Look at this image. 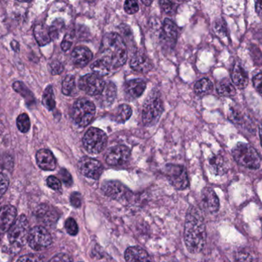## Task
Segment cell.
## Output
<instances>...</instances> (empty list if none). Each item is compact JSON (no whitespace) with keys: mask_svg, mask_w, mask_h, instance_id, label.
Listing matches in <instances>:
<instances>
[{"mask_svg":"<svg viewBox=\"0 0 262 262\" xmlns=\"http://www.w3.org/2000/svg\"><path fill=\"white\" fill-rule=\"evenodd\" d=\"M184 241L188 251L198 254L203 250L206 243V230L204 218L198 208H189L186 215L184 229Z\"/></svg>","mask_w":262,"mask_h":262,"instance_id":"cell-1","label":"cell"},{"mask_svg":"<svg viewBox=\"0 0 262 262\" xmlns=\"http://www.w3.org/2000/svg\"><path fill=\"white\" fill-rule=\"evenodd\" d=\"M100 49L101 58L105 60L112 69L121 68L127 62V46L122 37L118 33L110 32L104 35Z\"/></svg>","mask_w":262,"mask_h":262,"instance_id":"cell-2","label":"cell"},{"mask_svg":"<svg viewBox=\"0 0 262 262\" xmlns=\"http://www.w3.org/2000/svg\"><path fill=\"white\" fill-rule=\"evenodd\" d=\"M163 111V101L160 92L152 91L143 104L142 120L144 126H152L160 119Z\"/></svg>","mask_w":262,"mask_h":262,"instance_id":"cell-3","label":"cell"},{"mask_svg":"<svg viewBox=\"0 0 262 262\" xmlns=\"http://www.w3.org/2000/svg\"><path fill=\"white\" fill-rule=\"evenodd\" d=\"M29 232L30 229L27 218L25 215H20L8 231V239L12 250L19 252L28 241Z\"/></svg>","mask_w":262,"mask_h":262,"instance_id":"cell-4","label":"cell"},{"mask_svg":"<svg viewBox=\"0 0 262 262\" xmlns=\"http://www.w3.org/2000/svg\"><path fill=\"white\" fill-rule=\"evenodd\" d=\"M236 163L249 169H258L261 166V158L252 146L246 143H238L232 150Z\"/></svg>","mask_w":262,"mask_h":262,"instance_id":"cell-5","label":"cell"},{"mask_svg":"<svg viewBox=\"0 0 262 262\" xmlns=\"http://www.w3.org/2000/svg\"><path fill=\"white\" fill-rule=\"evenodd\" d=\"M95 106L90 100L80 98L72 108V116L75 123L81 127L89 126L95 118Z\"/></svg>","mask_w":262,"mask_h":262,"instance_id":"cell-6","label":"cell"},{"mask_svg":"<svg viewBox=\"0 0 262 262\" xmlns=\"http://www.w3.org/2000/svg\"><path fill=\"white\" fill-rule=\"evenodd\" d=\"M107 137L105 132L97 128H91L83 138V146L91 154H98L105 149Z\"/></svg>","mask_w":262,"mask_h":262,"instance_id":"cell-7","label":"cell"},{"mask_svg":"<svg viewBox=\"0 0 262 262\" xmlns=\"http://www.w3.org/2000/svg\"><path fill=\"white\" fill-rule=\"evenodd\" d=\"M166 176L173 187L183 190L189 187V181L187 172L183 166L178 165H167L165 169Z\"/></svg>","mask_w":262,"mask_h":262,"instance_id":"cell-8","label":"cell"},{"mask_svg":"<svg viewBox=\"0 0 262 262\" xmlns=\"http://www.w3.org/2000/svg\"><path fill=\"white\" fill-rule=\"evenodd\" d=\"M106 83L101 77L95 74H87L78 82L79 89L92 96H98L104 91Z\"/></svg>","mask_w":262,"mask_h":262,"instance_id":"cell-9","label":"cell"},{"mask_svg":"<svg viewBox=\"0 0 262 262\" xmlns=\"http://www.w3.org/2000/svg\"><path fill=\"white\" fill-rule=\"evenodd\" d=\"M52 243V236L45 228L41 226H35L31 229L29 238H28V243L33 250H43L49 247Z\"/></svg>","mask_w":262,"mask_h":262,"instance_id":"cell-10","label":"cell"},{"mask_svg":"<svg viewBox=\"0 0 262 262\" xmlns=\"http://www.w3.org/2000/svg\"><path fill=\"white\" fill-rule=\"evenodd\" d=\"M79 172L84 176L92 179H98L103 172L102 165L95 158L84 157L81 158L78 164Z\"/></svg>","mask_w":262,"mask_h":262,"instance_id":"cell-11","label":"cell"},{"mask_svg":"<svg viewBox=\"0 0 262 262\" xmlns=\"http://www.w3.org/2000/svg\"><path fill=\"white\" fill-rule=\"evenodd\" d=\"M130 150L125 146H117L109 149L105 155V161L112 166H123L128 162Z\"/></svg>","mask_w":262,"mask_h":262,"instance_id":"cell-12","label":"cell"},{"mask_svg":"<svg viewBox=\"0 0 262 262\" xmlns=\"http://www.w3.org/2000/svg\"><path fill=\"white\" fill-rule=\"evenodd\" d=\"M104 193L109 198L115 200L124 199L130 196V191L119 182H106L101 187Z\"/></svg>","mask_w":262,"mask_h":262,"instance_id":"cell-13","label":"cell"},{"mask_svg":"<svg viewBox=\"0 0 262 262\" xmlns=\"http://www.w3.org/2000/svg\"><path fill=\"white\" fill-rule=\"evenodd\" d=\"M130 67L133 70L140 73H147L152 70V63L143 50L137 51L130 59Z\"/></svg>","mask_w":262,"mask_h":262,"instance_id":"cell-14","label":"cell"},{"mask_svg":"<svg viewBox=\"0 0 262 262\" xmlns=\"http://www.w3.org/2000/svg\"><path fill=\"white\" fill-rule=\"evenodd\" d=\"M202 205L203 209L209 213H215L220 209V200L213 189L206 187L201 194Z\"/></svg>","mask_w":262,"mask_h":262,"instance_id":"cell-15","label":"cell"},{"mask_svg":"<svg viewBox=\"0 0 262 262\" xmlns=\"http://www.w3.org/2000/svg\"><path fill=\"white\" fill-rule=\"evenodd\" d=\"M17 211L14 206H6L0 211V233L7 232L16 218Z\"/></svg>","mask_w":262,"mask_h":262,"instance_id":"cell-16","label":"cell"},{"mask_svg":"<svg viewBox=\"0 0 262 262\" xmlns=\"http://www.w3.org/2000/svg\"><path fill=\"white\" fill-rule=\"evenodd\" d=\"M92 58L93 53L86 46H78L75 48L72 53V63L78 68H83L87 66Z\"/></svg>","mask_w":262,"mask_h":262,"instance_id":"cell-17","label":"cell"},{"mask_svg":"<svg viewBox=\"0 0 262 262\" xmlns=\"http://www.w3.org/2000/svg\"><path fill=\"white\" fill-rule=\"evenodd\" d=\"M36 162L38 167L45 171H53L56 168L57 162L53 154L49 149H40L36 153Z\"/></svg>","mask_w":262,"mask_h":262,"instance_id":"cell-18","label":"cell"},{"mask_svg":"<svg viewBox=\"0 0 262 262\" xmlns=\"http://www.w3.org/2000/svg\"><path fill=\"white\" fill-rule=\"evenodd\" d=\"M146 83L143 79L129 80L124 85V91L127 98L135 99L143 95L146 89Z\"/></svg>","mask_w":262,"mask_h":262,"instance_id":"cell-19","label":"cell"},{"mask_svg":"<svg viewBox=\"0 0 262 262\" xmlns=\"http://www.w3.org/2000/svg\"><path fill=\"white\" fill-rule=\"evenodd\" d=\"M209 169L211 172L215 175H223L229 170L228 160L221 154L214 155L209 159Z\"/></svg>","mask_w":262,"mask_h":262,"instance_id":"cell-20","label":"cell"},{"mask_svg":"<svg viewBox=\"0 0 262 262\" xmlns=\"http://www.w3.org/2000/svg\"><path fill=\"white\" fill-rule=\"evenodd\" d=\"M162 42L171 47L175 44L177 38V29L173 22L166 18L163 22V32L161 34Z\"/></svg>","mask_w":262,"mask_h":262,"instance_id":"cell-21","label":"cell"},{"mask_svg":"<svg viewBox=\"0 0 262 262\" xmlns=\"http://www.w3.org/2000/svg\"><path fill=\"white\" fill-rule=\"evenodd\" d=\"M116 86L113 83H108L106 84L104 91L97 96V102L100 106L107 107L111 106L115 101L116 97Z\"/></svg>","mask_w":262,"mask_h":262,"instance_id":"cell-22","label":"cell"},{"mask_svg":"<svg viewBox=\"0 0 262 262\" xmlns=\"http://www.w3.org/2000/svg\"><path fill=\"white\" fill-rule=\"evenodd\" d=\"M127 262H152L146 251L137 246L128 248L125 252Z\"/></svg>","mask_w":262,"mask_h":262,"instance_id":"cell-23","label":"cell"},{"mask_svg":"<svg viewBox=\"0 0 262 262\" xmlns=\"http://www.w3.org/2000/svg\"><path fill=\"white\" fill-rule=\"evenodd\" d=\"M232 82L239 89H244L249 83V77L239 63H235L232 70Z\"/></svg>","mask_w":262,"mask_h":262,"instance_id":"cell-24","label":"cell"},{"mask_svg":"<svg viewBox=\"0 0 262 262\" xmlns=\"http://www.w3.org/2000/svg\"><path fill=\"white\" fill-rule=\"evenodd\" d=\"M14 90L19 94L25 99L26 104L30 107L35 104V98L33 93L28 89L27 86L21 82H15L12 85Z\"/></svg>","mask_w":262,"mask_h":262,"instance_id":"cell-25","label":"cell"},{"mask_svg":"<svg viewBox=\"0 0 262 262\" xmlns=\"http://www.w3.org/2000/svg\"><path fill=\"white\" fill-rule=\"evenodd\" d=\"M34 35L40 46H44L52 41L49 28L44 25L38 24L34 29Z\"/></svg>","mask_w":262,"mask_h":262,"instance_id":"cell-26","label":"cell"},{"mask_svg":"<svg viewBox=\"0 0 262 262\" xmlns=\"http://www.w3.org/2000/svg\"><path fill=\"white\" fill-rule=\"evenodd\" d=\"M132 109L128 105L123 104L117 107L112 115V119L118 123H124L130 118Z\"/></svg>","mask_w":262,"mask_h":262,"instance_id":"cell-27","label":"cell"},{"mask_svg":"<svg viewBox=\"0 0 262 262\" xmlns=\"http://www.w3.org/2000/svg\"><path fill=\"white\" fill-rule=\"evenodd\" d=\"M217 92H218L219 95L224 97L234 96L236 93L235 88L227 78L219 82L217 84Z\"/></svg>","mask_w":262,"mask_h":262,"instance_id":"cell-28","label":"cell"},{"mask_svg":"<svg viewBox=\"0 0 262 262\" xmlns=\"http://www.w3.org/2000/svg\"><path fill=\"white\" fill-rule=\"evenodd\" d=\"M195 94L199 96H204L209 95L213 90V84L209 78H202L195 83L194 87Z\"/></svg>","mask_w":262,"mask_h":262,"instance_id":"cell-29","label":"cell"},{"mask_svg":"<svg viewBox=\"0 0 262 262\" xmlns=\"http://www.w3.org/2000/svg\"><path fill=\"white\" fill-rule=\"evenodd\" d=\"M235 262H259L258 255L250 249H241L236 252Z\"/></svg>","mask_w":262,"mask_h":262,"instance_id":"cell-30","label":"cell"},{"mask_svg":"<svg viewBox=\"0 0 262 262\" xmlns=\"http://www.w3.org/2000/svg\"><path fill=\"white\" fill-rule=\"evenodd\" d=\"M92 69L94 72V74L98 75V76L103 77L108 75L111 71L112 70V68L111 67L110 65L105 60L101 58L99 59L96 60L92 65Z\"/></svg>","mask_w":262,"mask_h":262,"instance_id":"cell-31","label":"cell"},{"mask_svg":"<svg viewBox=\"0 0 262 262\" xmlns=\"http://www.w3.org/2000/svg\"><path fill=\"white\" fill-rule=\"evenodd\" d=\"M42 104L48 110H53L55 107V95L52 86H49L45 90L42 97Z\"/></svg>","mask_w":262,"mask_h":262,"instance_id":"cell-32","label":"cell"},{"mask_svg":"<svg viewBox=\"0 0 262 262\" xmlns=\"http://www.w3.org/2000/svg\"><path fill=\"white\" fill-rule=\"evenodd\" d=\"M62 93L66 95H74L76 91L75 78L74 75H69L64 78L62 83Z\"/></svg>","mask_w":262,"mask_h":262,"instance_id":"cell-33","label":"cell"},{"mask_svg":"<svg viewBox=\"0 0 262 262\" xmlns=\"http://www.w3.org/2000/svg\"><path fill=\"white\" fill-rule=\"evenodd\" d=\"M16 126L18 130L23 133H26V132H29L31 127L29 115L26 113H23L18 115L16 119Z\"/></svg>","mask_w":262,"mask_h":262,"instance_id":"cell-34","label":"cell"},{"mask_svg":"<svg viewBox=\"0 0 262 262\" xmlns=\"http://www.w3.org/2000/svg\"><path fill=\"white\" fill-rule=\"evenodd\" d=\"M66 231L68 233L72 236H75L78 232V226L76 221L74 218H69L66 220V225H64Z\"/></svg>","mask_w":262,"mask_h":262,"instance_id":"cell-35","label":"cell"},{"mask_svg":"<svg viewBox=\"0 0 262 262\" xmlns=\"http://www.w3.org/2000/svg\"><path fill=\"white\" fill-rule=\"evenodd\" d=\"M213 28L215 33L220 36H225L226 35L227 29H226V23L223 19H217L214 23Z\"/></svg>","mask_w":262,"mask_h":262,"instance_id":"cell-36","label":"cell"},{"mask_svg":"<svg viewBox=\"0 0 262 262\" xmlns=\"http://www.w3.org/2000/svg\"><path fill=\"white\" fill-rule=\"evenodd\" d=\"M160 3L166 13L169 14V15H173L174 13H176L177 6L175 3L170 1H160Z\"/></svg>","mask_w":262,"mask_h":262,"instance_id":"cell-37","label":"cell"},{"mask_svg":"<svg viewBox=\"0 0 262 262\" xmlns=\"http://www.w3.org/2000/svg\"><path fill=\"white\" fill-rule=\"evenodd\" d=\"M47 186L55 191H59L61 189V183L58 178L55 176H49L46 180Z\"/></svg>","mask_w":262,"mask_h":262,"instance_id":"cell-38","label":"cell"},{"mask_svg":"<svg viewBox=\"0 0 262 262\" xmlns=\"http://www.w3.org/2000/svg\"><path fill=\"white\" fill-rule=\"evenodd\" d=\"M124 9L126 12L128 14H135L138 12L139 6L137 2L130 0V1H126L124 3Z\"/></svg>","mask_w":262,"mask_h":262,"instance_id":"cell-39","label":"cell"},{"mask_svg":"<svg viewBox=\"0 0 262 262\" xmlns=\"http://www.w3.org/2000/svg\"><path fill=\"white\" fill-rule=\"evenodd\" d=\"M59 176L61 181L64 183V184L67 186H72L73 180H72V175L71 174L66 170V169H61L59 172Z\"/></svg>","mask_w":262,"mask_h":262,"instance_id":"cell-40","label":"cell"},{"mask_svg":"<svg viewBox=\"0 0 262 262\" xmlns=\"http://www.w3.org/2000/svg\"><path fill=\"white\" fill-rule=\"evenodd\" d=\"M64 71V66L59 61H53L50 64V72L53 75H59Z\"/></svg>","mask_w":262,"mask_h":262,"instance_id":"cell-41","label":"cell"},{"mask_svg":"<svg viewBox=\"0 0 262 262\" xmlns=\"http://www.w3.org/2000/svg\"><path fill=\"white\" fill-rule=\"evenodd\" d=\"M9 180L5 174L0 173V197L7 191Z\"/></svg>","mask_w":262,"mask_h":262,"instance_id":"cell-42","label":"cell"},{"mask_svg":"<svg viewBox=\"0 0 262 262\" xmlns=\"http://www.w3.org/2000/svg\"><path fill=\"white\" fill-rule=\"evenodd\" d=\"M16 262H42V258L39 255L30 254L20 257Z\"/></svg>","mask_w":262,"mask_h":262,"instance_id":"cell-43","label":"cell"},{"mask_svg":"<svg viewBox=\"0 0 262 262\" xmlns=\"http://www.w3.org/2000/svg\"><path fill=\"white\" fill-rule=\"evenodd\" d=\"M70 203L75 208H79L82 203L81 194L79 192H73L70 197Z\"/></svg>","mask_w":262,"mask_h":262,"instance_id":"cell-44","label":"cell"},{"mask_svg":"<svg viewBox=\"0 0 262 262\" xmlns=\"http://www.w3.org/2000/svg\"><path fill=\"white\" fill-rule=\"evenodd\" d=\"M49 262H73V260L66 254H58L52 258Z\"/></svg>","mask_w":262,"mask_h":262,"instance_id":"cell-45","label":"cell"},{"mask_svg":"<svg viewBox=\"0 0 262 262\" xmlns=\"http://www.w3.org/2000/svg\"><path fill=\"white\" fill-rule=\"evenodd\" d=\"M72 45V37L70 35H66L61 43V47L63 51H68Z\"/></svg>","mask_w":262,"mask_h":262,"instance_id":"cell-46","label":"cell"},{"mask_svg":"<svg viewBox=\"0 0 262 262\" xmlns=\"http://www.w3.org/2000/svg\"><path fill=\"white\" fill-rule=\"evenodd\" d=\"M253 84L257 91L262 93V73L258 74L254 77Z\"/></svg>","mask_w":262,"mask_h":262,"instance_id":"cell-47","label":"cell"},{"mask_svg":"<svg viewBox=\"0 0 262 262\" xmlns=\"http://www.w3.org/2000/svg\"><path fill=\"white\" fill-rule=\"evenodd\" d=\"M10 46L15 52H19L20 46L18 42L15 41V40H12V41L11 42Z\"/></svg>","mask_w":262,"mask_h":262,"instance_id":"cell-48","label":"cell"},{"mask_svg":"<svg viewBox=\"0 0 262 262\" xmlns=\"http://www.w3.org/2000/svg\"><path fill=\"white\" fill-rule=\"evenodd\" d=\"M255 10L258 15H262V1H257L255 3Z\"/></svg>","mask_w":262,"mask_h":262,"instance_id":"cell-49","label":"cell"},{"mask_svg":"<svg viewBox=\"0 0 262 262\" xmlns=\"http://www.w3.org/2000/svg\"><path fill=\"white\" fill-rule=\"evenodd\" d=\"M259 135H260V139H261V147H262V125H261V126H260Z\"/></svg>","mask_w":262,"mask_h":262,"instance_id":"cell-50","label":"cell"},{"mask_svg":"<svg viewBox=\"0 0 262 262\" xmlns=\"http://www.w3.org/2000/svg\"><path fill=\"white\" fill-rule=\"evenodd\" d=\"M142 3H144V4L146 5V6H149V5H150L151 3H152V2L143 1V2H142Z\"/></svg>","mask_w":262,"mask_h":262,"instance_id":"cell-51","label":"cell"},{"mask_svg":"<svg viewBox=\"0 0 262 262\" xmlns=\"http://www.w3.org/2000/svg\"><path fill=\"white\" fill-rule=\"evenodd\" d=\"M1 209H2L1 206H0V211H1Z\"/></svg>","mask_w":262,"mask_h":262,"instance_id":"cell-52","label":"cell"}]
</instances>
